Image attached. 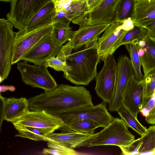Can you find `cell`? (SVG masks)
<instances>
[{"label":"cell","mask_w":155,"mask_h":155,"mask_svg":"<svg viewBox=\"0 0 155 155\" xmlns=\"http://www.w3.org/2000/svg\"><path fill=\"white\" fill-rule=\"evenodd\" d=\"M29 110L44 111L58 116L67 110L94 105L89 91L83 86L58 85L54 89L44 91L29 100Z\"/></svg>","instance_id":"obj_1"},{"label":"cell","mask_w":155,"mask_h":155,"mask_svg":"<svg viewBox=\"0 0 155 155\" xmlns=\"http://www.w3.org/2000/svg\"><path fill=\"white\" fill-rule=\"evenodd\" d=\"M98 40L93 41L67 56L65 60L70 70L64 77L77 85H88L96 78L100 61L97 48Z\"/></svg>","instance_id":"obj_2"},{"label":"cell","mask_w":155,"mask_h":155,"mask_svg":"<svg viewBox=\"0 0 155 155\" xmlns=\"http://www.w3.org/2000/svg\"><path fill=\"white\" fill-rule=\"evenodd\" d=\"M135 140L134 136L129 131L124 121L117 117L101 131L94 134L84 143L82 147H91L102 145L119 147L129 145Z\"/></svg>","instance_id":"obj_3"},{"label":"cell","mask_w":155,"mask_h":155,"mask_svg":"<svg viewBox=\"0 0 155 155\" xmlns=\"http://www.w3.org/2000/svg\"><path fill=\"white\" fill-rule=\"evenodd\" d=\"M134 25L131 18L114 21L106 29L98 38L96 48L100 61H104L108 56L113 54L121 45L127 32Z\"/></svg>","instance_id":"obj_4"},{"label":"cell","mask_w":155,"mask_h":155,"mask_svg":"<svg viewBox=\"0 0 155 155\" xmlns=\"http://www.w3.org/2000/svg\"><path fill=\"white\" fill-rule=\"evenodd\" d=\"M105 103L103 101L95 106L73 109L61 113L58 116L66 125L76 120H85L94 123L99 127L104 128L114 118L108 112Z\"/></svg>","instance_id":"obj_5"},{"label":"cell","mask_w":155,"mask_h":155,"mask_svg":"<svg viewBox=\"0 0 155 155\" xmlns=\"http://www.w3.org/2000/svg\"><path fill=\"white\" fill-rule=\"evenodd\" d=\"M103 66L96 77L95 90L103 101L109 104L114 94L117 72V64L113 54L107 56L103 61Z\"/></svg>","instance_id":"obj_6"},{"label":"cell","mask_w":155,"mask_h":155,"mask_svg":"<svg viewBox=\"0 0 155 155\" xmlns=\"http://www.w3.org/2000/svg\"><path fill=\"white\" fill-rule=\"evenodd\" d=\"M17 68L22 81L27 85L42 89L45 91H51L58 85L45 66L31 65L24 61L17 63Z\"/></svg>","instance_id":"obj_7"},{"label":"cell","mask_w":155,"mask_h":155,"mask_svg":"<svg viewBox=\"0 0 155 155\" xmlns=\"http://www.w3.org/2000/svg\"><path fill=\"white\" fill-rule=\"evenodd\" d=\"M52 0H13L6 15L15 28H23L32 18Z\"/></svg>","instance_id":"obj_8"},{"label":"cell","mask_w":155,"mask_h":155,"mask_svg":"<svg viewBox=\"0 0 155 155\" xmlns=\"http://www.w3.org/2000/svg\"><path fill=\"white\" fill-rule=\"evenodd\" d=\"M110 24L88 25L79 27L74 31L71 40L63 46L61 51L57 55L60 60L65 61V58L87 44L98 40L101 34L110 25Z\"/></svg>","instance_id":"obj_9"},{"label":"cell","mask_w":155,"mask_h":155,"mask_svg":"<svg viewBox=\"0 0 155 155\" xmlns=\"http://www.w3.org/2000/svg\"><path fill=\"white\" fill-rule=\"evenodd\" d=\"M13 25L8 19H0V78L2 82L10 73L15 32Z\"/></svg>","instance_id":"obj_10"},{"label":"cell","mask_w":155,"mask_h":155,"mask_svg":"<svg viewBox=\"0 0 155 155\" xmlns=\"http://www.w3.org/2000/svg\"><path fill=\"white\" fill-rule=\"evenodd\" d=\"M12 123L41 129L46 135L66 125L59 116L50 114L44 111L29 110Z\"/></svg>","instance_id":"obj_11"},{"label":"cell","mask_w":155,"mask_h":155,"mask_svg":"<svg viewBox=\"0 0 155 155\" xmlns=\"http://www.w3.org/2000/svg\"><path fill=\"white\" fill-rule=\"evenodd\" d=\"M117 72L114 97L108 104L110 111H117L123 104V98L127 84L134 73L130 59L120 55L117 59Z\"/></svg>","instance_id":"obj_12"},{"label":"cell","mask_w":155,"mask_h":155,"mask_svg":"<svg viewBox=\"0 0 155 155\" xmlns=\"http://www.w3.org/2000/svg\"><path fill=\"white\" fill-rule=\"evenodd\" d=\"M51 32L41 38L21 58L20 61H25L37 65L45 66L48 59L57 55L63 45H57L54 43Z\"/></svg>","instance_id":"obj_13"},{"label":"cell","mask_w":155,"mask_h":155,"mask_svg":"<svg viewBox=\"0 0 155 155\" xmlns=\"http://www.w3.org/2000/svg\"><path fill=\"white\" fill-rule=\"evenodd\" d=\"M56 14L55 4L51 2L36 13L23 28L15 32L13 46L30 34L52 25Z\"/></svg>","instance_id":"obj_14"},{"label":"cell","mask_w":155,"mask_h":155,"mask_svg":"<svg viewBox=\"0 0 155 155\" xmlns=\"http://www.w3.org/2000/svg\"><path fill=\"white\" fill-rule=\"evenodd\" d=\"M144 84V79L138 81L134 73L127 84L124 96L123 104L137 118L142 107Z\"/></svg>","instance_id":"obj_15"},{"label":"cell","mask_w":155,"mask_h":155,"mask_svg":"<svg viewBox=\"0 0 155 155\" xmlns=\"http://www.w3.org/2000/svg\"><path fill=\"white\" fill-rule=\"evenodd\" d=\"M60 133H52L43 136L46 141L74 149L82 147L84 143L93 135L80 134L71 130L67 125L60 129Z\"/></svg>","instance_id":"obj_16"},{"label":"cell","mask_w":155,"mask_h":155,"mask_svg":"<svg viewBox=\"0 0 155 155\" xmlns=\"http://www.w3.org/2000/svg\"><path fill=\"white\" fill-rule=\"evenodd\" d=\"M52 25L44 27L30 34L13 47L12 64L18 63L21 58L41 38L51 32Z\"/></svg>","instance_id":"obj_17"},{"label":"cell","mask_w":155,"mask_h":155,"mask_svg":"<svg viewBox=\"0 0 155 155\" xmlns=\"http://www.w3.org/2000/svg\"><path fill=\"white\" fill-rule=\"evenodd\" d=\"M135 43L144 78L150 72L155 69V37L150 36L149 34Z\"/></svg>","instance_id":"obj_18"},{"label":"cell","mask_w":155,"mask_h":155,"mask_svg":"<svg viewBox=\"0 0 155 155\" xmlns=\"http://www.w3.org/2000/svg\"><path fill=\"white\" fill-rule=\"evenodd\" d=\"M2 102V118L12 123L29 110L28 100L25 97L5 98L1 95Z\"/></svg>","instance_id":"obj_19"},{"label":"cell","mask_w":155,"mask_h":155,"mask_svg":"<svg viewBox=\"0 0 155 155\" xmlns=\"http://www.w3.org/2000/svg\"><path fill=\"white\" fill-rule=\"evenodd\" d=\"M120 0H102L88 14V25L111 24L114 21L116 8Z\"/></svg>","instance_id":"obj_20"},{"label":"cell","mask_w":155,"mask_h":155,"mask_svg":"<svg viewBox=\"0 0 155 155\" xmlns=\"http://www.w3.org/2000/svg\"><path fill=\"white\" fill-rule=\"evenodd\" d=\"M131 20L134 25L143 27L155 20V0H136Z\"/></svg>","instance_id":"obj_21"},{"label":"cell","mask_w":155,"mask_h":155,"mask_svg":"<svg viewBox=\"0 0 155 155\" xmlns=\"http://www.w3.org/2000/svg\"><path fill=\"white\" fill-rule=\"evenodd\" d=\"M65 16L73 23L79 27L88 25L87 0L72 1L65 9Z\"/></svg>","instance_id":"obj_22"},{"label":"cell","mask_w":155,"mask_h":155,"mask_svg":"<svg viewBox=\"0 0 155 155\" xmlns=\"http://www.w3.org/2000/svg\"><path fill=\"white\" fill-rule=\"evenodd\" d=\"M71 21L66 18L54 21L51 35L56 45H62L71 40L74 31L69 25Z\"/></svg>","instance_id":"obj_23"},{"label":"cell","mask_w":155,"mask_h":155,"mask_svg":"<svg viewBox=\"0 0 155 155\" xmlns=\"http://www.w3.org/2000/svg\"><path fill=\"white\" fill-rule=\"evenodd\" d=\"M138 155H155V125L150 126L140 138Z\"/></svg>","instance_id":"obj_24"},{"label":"cell","mask_w":155,"mask_h":155,"mask_svg":"<svg viewBox=\"0 0 155 155\" xmlns=\"http://www.w3.org/2000/svg\"><path fill=\"white\" fill-rule=\"evenodd\" d=\"M117 112L127 127L131 128L141 136L147 131L146 127L143 125L123 104Z\"/></svg>","instance_id":"obj_25"},{"label":"cell","mask_w":155,"mask_h":155,"mask_svg":"<svg viewBox=\"0 0 155 155\" xmlns=\"http://www.w3.org/2000/svg\"><path fill=\"white\" fill-rule=\"evenodd\" d=\"M18 133L15 137H22L34 140L46 141L43 136L46 135L42 130L37 128L13 124Z\"/></svg>","instance_id":"obj_26"},{"label":"cell","mask_w":155,"mask_h":155,"mask_svg":"<svg viewBox=\"0 0 155 155\" xmlns=\"http://www.w3.org/2000/svg\"><path fill=\"white\" fill-rule=\"evenodd\" d=\"M136 0H120L116 7L114 21L132 18Z\"/></svg>","instance_id":"obj_27"},{"label":"cell","mask_w":155,"mask_h":155,"mask_svg":"<svg viewBox=\"0 0 155 155\" xmlns=\"http://www.w3.org/2000/svg\"><path fill=\"white\" fill-rule=\"evenodd\" d=\"M128 51L130 58L135 77L139 81L143 80V76L141 71V64L138 53V48L135 43L124 45Z\"/></svg>","instance_id":"obj_28"},{"label":"cell","mask_w":155,"mask_h":155,"mask_svg":"<svg viewBox=\"0 0 155 155\" xmlns=\"http://www.w3.org/2000/svg\"><path fill=\"white\" fill-rule=\"evenodd\" d=\"M71 130L80 134L88 135L94 134V131L99 127L94 123L85 120H78L66 125Z\"/></svg>","instance_id":"obj_29"},{"label":"cell","mask_w":155,"mask_h":155,"mask_svg":"<svg viewBox=\"0 0 155 155\" xmlns=\"http://www.w3.org/2000/svg\"><path fill=\"white\" fill-rule=\"evenodd\" d=\"M148 34V32L146 28L134 25L132 29L126 34L122 40L121 45L135 43Z\"/></svg>","instance_id":"obj_30"},{"label":"cell","mask_w":155,"mask_h":155,"mask_svg":"<svg viewBox=\"0 0 155 155\" xmlns=\"http://www.w3.org/2000/svg\"><path fill=\"white\" fill-rule=\"evenodd\" d=\"M47 145L48 148H44L42 153L45 155H76L78 152L73 149L48 142Z\"/></svg>","instance_id":"obj_31"},{"label":"cell","mask_w":155,"mask_h":155,"mask_svg":"<svg viewBox=\"0 0 155 155\" xmlns=\"http://www.w3.org/2000/svg\"><path fill=\"white\" fill-rule=\"evenodd\" d=\"M143 79L145 84L142 107L151 97L155 89V69L150 72Z\"/></svg>","instance_id":"obj_32"},{"label":"cell","mask_w":155,"mask_h":155,"mask_svg":"<svg viewBox=\"0 0 155 155\" xmlns=\"http://www.w3.org/2000/svg\"><path fill=\"white\" fill-rule=\"evenodd\" d=\"M45 66L47 68H51L56 71H62L64 73L70 70L69 67L67 65L66 61L60 60L57 56L52 57L48 59Z\"/></svg>","instance_id":"obj_33"},{"label":"cell","mask_w":155,"mask_h":155,"mask_svg":"<svg viewBox=\"0 0 155 155\" xmlns=\"http://www.w3.org/2000/svg\"><path fill=\"white\" fill-rule=\"evenodd\" d=\"M140 138L135 140L129 145L120 146L123 155H138L139 150L141 145Z\"/></svg>","instance_id":"obj_34"},{"label":"cell","mask_w":155,"mask_h":155,"mask_svg":"<svg viewBox=\"0 0 155 155\" xmlns=\"http://www.w3.org/2000/svg\"><path fill=\"white\" fill-rule=\"evenodd\" d=\"M102 0H87V4L88 12L98 6Z\"/></svg>","instance_id":"obj_35"},{"label":"cell","mask_w":155,"mask_h":155,"mask_svg":"<svg viewBox=\"0 0 155 155\" xmlns=\"http://www.w3.org/2000/svg\"><path fill=\"white\" fill-rule=\"evenodd\" d=\"M145 120L149 124L153 125L155 124V107L150 110L149 114L145 117Z\"/></svg>","instance_id":"obj_36"},{"label":"cell","mask_w":155,"mask_h":155,"mask_svg":"<svg viewBox=\"0 0 155 155\" xmlns=\"http://www.w3.org/2000/svg\"><path fill=\"white\" fill-rule=\"evenodd\" d=\"M144 28L147 30L150 36L155 37V20Z\"/></svg>","instance_id":"obj_37"},{"label":"cell","mask_w":155,"mask_h":155,"mask_svg":"<svg viewBox=\"0 0 155 155\" xmlns=\"http://www.w3.org/2000/svg\"><path fill=\"white\" fill-rule=\"evenodd\" d=\"M15 88L13 86H1V92H4L6 90H9L11 91L15 90Z\"/></svg>","instance_id":"obj_38"},{"label":"cell","mask_w":155,"mask_h":155,"mask_svg":"<svg viewBox=\"0 0 155 155\" xmlns=\"http://www.w3.org/2000/svg\"><path fill=\"white\" fill-rule=\"evenodd\" d=\"M13 0H0L1 1L11 2Z\"/></svg>","instance_id":"obj_39"},{"label":"cell","mask_w":155,"mask_h":155,"mask_svg":"<svg viewBox=\"0 0 155 155\" xmlns=\"http://www.w3.org/2000/svg\"><path fill=\"white\" fill-rule=\"evenodd\" d=\"M52 1L54 3L56 0H52Z\"/></svg>","instance_id":"obj_40"},{"label":"cell","mask_w":155,"mask_h":155,"mask_svg":"<svg viewBox=\"0 0 155 155\" xmlns=\"http://www.w3.org/2000/svg\"><path fill=\"white\" fill-rule=\"evenodd\" d=\"M72 1H79V0H72Z\"/></svg>","instance_id":"obj_41"}]
</instances>
